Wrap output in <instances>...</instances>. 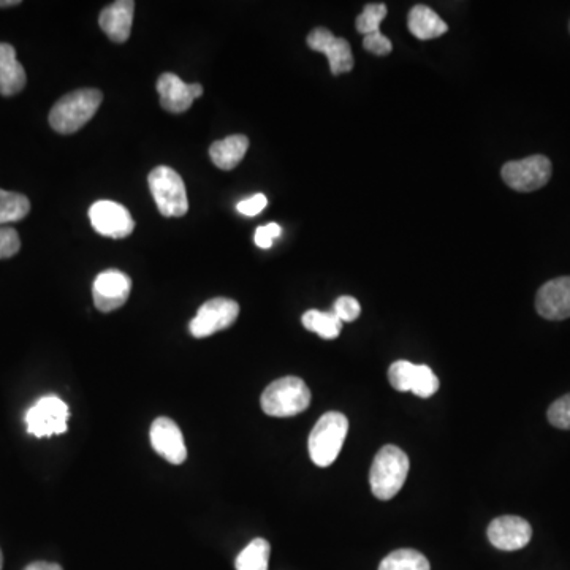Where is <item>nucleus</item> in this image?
I'll return each instance as SVG.
<instances>
[{
    "instance_id": "4be33fe9",
    "label": "nucleus",
    "mask_w": 570,
    "mask_h": 570,
    "mask_svg": "<svg viewBox=\"0 0 570 570\" xmlns=\"http://www.w3.org/2000/svg\"><path fill=\"white\" fill-rule=\"evenodd\" d=\"M270 553L268 540L254 539L236 558V570H268Z\"/></svg>"
},
{
    "instance_id": "6e6552de",
    "label": "nucleus",
    "mask_w": 570,
    "mask_h": 570,
    "mask_svg": "<svg viewBox=\"0 0 570 570\" xmlns=\"http://www.w3.org/2000/svg\"><path fill=\"white\" fill-rule=\"evenodd\" d=\"M240 316V304L230 298H213L198 309L197 316L190 320L189 330L194 338L202 339L217 331L232 327Z\"/></svg>"
},
{
    "instance_id": "b1692460",
    "label": "nucleus",
    "mask_w": 570,
    "mask_h": 570,
    "mask_svg": "<svg viewBox=\"0 0 570 570\" xmlns=\"http://www.w3.org/2000/svg\"><path fill=\"white\" fill-rule=\"evenodd\" d=\"M31 211V202L26 195L0 189V225L18 222Z\"/></svg>"
},
{
    "instance_id": "f3484780",
    "label": "nucleus",
    "mask_w": 570,
    "mask_h": 570,
    "mask_svg": "<svg viewBox=\"0 0 570 570\" xmlns=\"http://www.w3.org/2000/svg\"><path fill=\"white\" fill-rule=\"evenodd\" d=\"M133 12H135V2L132 0H119L108 5L99 16L102 31L114 43L127 42L132 32Z\"/></svg>"
},
{
    "instance_id": "0eeeda50",
    "label": "nucleus",
    "mask_w": 570,
    "mask_h": 570,
    "mask_svg": "<svg viewBox=\"0 0 570 570\" xmlns=\"http://www.w3.org/2000/svg\"><path fill=\"white\" fill-rule=\"evenodd\" d=\"M69 406L57 396H43L27 411V433L35 437H50L67 431Z\"/></svg>"
},
{
    "instance_id": "f704fd0d",
    "label": "nucleus",
    "mask_w": 570,
    "mask_h": 570,
    "mask_svg": "<svg viewBox=\"0 0 570 570\" xmlns=\"http://www.w3.org/2000/svg\"><path fill=\"white\" fill-rule=\"evenodd\" d=\"M569 31H570V23H569Z\"/></svg>"
},
{
    "instance_id": "a878e982",
    "label": "nucleus",
    "mask_w": 570,
    "mask_h": 570,
    "mask_svg": "<svg viewBox=\"0 0 570 570\" xmlns=\"http://www.w3.org/2000/svg\"><path fill=\"white\" fill-rule=\"evenodd\" d=\"M548 422L559 430H570V393L551 404Z\"/></svg>"
},
{
    "instance_id": "dca6fc26",
    "label": "nucleus",
    "mask_w": 570,
    "mask_h": 570,
    "mask_svg": "<svg viewBox=\"0 0 570 570\" xmlns=\"http://www.w3.org/2000/svg\"><path fill=\"white\" fill-rule=\"evenodd\" d=\"M536 309L547 320H566L570 317V276L556 278L540 287Z\"/></svg>"
},
{
    "instance_id": "9b49d317",
    "label": "nucleus",
    "mask_w": 570,
    "mask_h": 570,
    "mask_svg": "<svg viewBox=\"0 0 570 570\" xmlns=\"http://www.w3.org/2000/svg\"><path fill=\"white\" fill-rule=\"evenodd\" d=\"M308 46L312 51L327 56L331 73L335 76L349 73L354 69V54L346 38L336 37L325 27H316L308 35Z\"/></svg>"
},
{
    "instance_id": "4468645a",
    "label": "nucleus",
    "mask_w": 570,
    "mask_h": 570,
    "mask_svg": "<svg viewBox=\"0 0 570 570\" xmlns=\"http://www.w3.org/2000/svg\"><path fill=\"white\" fill-rule=\"evenodd\" d=\"M152 449L162 456L168 463L183 464L187 458L186 442L183 433L176 422L171 418L159 417L152 422L151 431Z\"/></svg>"
},
{
    "instance_id": "9d476101",
    "label": "nucleus",
    "mask_w": 570,
    "mask_h": 570,
    "mask_svg": "<svg viewBox=\"0 0 570 570\" xmlns=\"http://www.w3.org/2000/svg\"><path fill=\"white\" fill-rule=\"evenodd\" d=\"M92 227L99 235L121 240L132 235L135 222L126 206L111 200H100L89 209Z\"/></svg>"
},
{
    "instance_id": "7c9ffc66",
    "label": "nucleus",
    "mask_w": 570,
    "mask_h": 570,
    "mask_svg": "<svg viewBox=\"0 0 570 570\" xmlns=\"http://www.w3.org/2000/svg\"><path fill=\"white\" fill-rule=\"evenodd\" d=\"M266 205H268V198L263 194H257L238 203V205H236V209H238L243 216L254 217L257 216V214L262 213L263 209L266 208Z\"/></svg>"
},
{
    "instance_id": "cd10ccee",
    "label": "nucleus",
    "mask_w": 570,
    "mask_h": 570,
    "mask_svg": "<svg viewBox=\"0 0 570 570\" xmlns=\"http://www.w3.org/2000/svg\"><path fill=\"white\" fill-rule=\"evenodd\" d=\"M21 240L15 228L0 227V259H8L18 254Z\"/></svg>"
},
{
    "instance_id": "20e7f679",
    "label": "nucleus",
    "mask_w": 570,
    "mask_h": 570,
    "mask_svg": "<svg viewBox=\"0 0 570 570\" xmlns=\"http://www.w3.org/2000/svg\"><path fill=\"white\" fill-rule=\"evenodd\" d=\"M260 404L270 417H295L308 409L311 392L300 377L285 376L265 388Z\"/></svg>"
},
{
    "instance_id": "72a5a7b5",
    "label": "nucleus",
    "mask_w": 570,
    "mask_h": 570,
    "mask_svg": "<svg viewBox=\"0 0 570 570\" xmlns=\"http://www.w3.org/2000/svg\"><path fill=\"white\" fill-rule=\"evenodd\" d=\"M2 566H4V556H2V550H0V570H2Z\"/></svg>"
},
{
    "instance_id": "393cba45",
    "label": "nucleus",
    "mask_w": 570,
    "mask_h": 570,
    "mask_svg": "<svg viewBox=\"0 0 570 570\" xmlns=\"http://www.w3.org/2000/svg\"><path fill=\"white\" fill-rule=\"evenodd\" d=\"M388 10L385 4H368L363 12L358 15L355 26L360 34L368 35L380 31V24L387 16Z\"/></svg>"
},
{
    "instance_id": "2eb2a0df",
    "label": "nucleus",
    "mask_w": 570,
    "mask_h": 570,
    "mask_svg": "<svg viewBox=\"0 0 570 570\" xmlns=\"http://www.w3.org/2000/svg\"><path fill=\"white\" fill-rule=\"evenodd\" d=\"M532 528L525 518L504 515L494 518L488 526V540L502 551H517L531 542Z\"/></svg>"
},
{
    "instance_id": "7ed1b4c3",
    "label": "nucleus",
    "mask_w": 570,
    "mask_h": 570,
    "mask_svg": "<svg viewBox=\"0 0 570 570\" xmlns=\"http://www.w3.org/2000/svg\"><path fill=\"white\" fill-rule=\"evenodd\" d=\"M349 420L341 412H327L309 434V456L319 468H328L335 463L346 441Z\"/></svg>"
},
{
    "instance_id": "39448f33",
    "label": "nucleus",
    "mask_w": 570,
    "mask_h": 570,
    "mask_svg": "<svg viewBox=\"0 0 570 570\" xmlns=\"http://www.w3.org/2000/svg\"><path fill=\"white\" fill-rule=\"evenodd\" d=\"M149 189L165 217H183L189 209L186 186L181 176L170 167H157L149 173Z\"/></svg>"
},
{
    "instance_id": "f8f14e48",
    "label": "nucleus",
    "mask_w": 570,
    "mask_h": 570,
    "mask_svg": "<svg viewBox=\"0 0 570 570\" xmlns=\"http://www.w3.org/2000/svg\"><path fill=\"white\" fill-rule=\"evenodd\" d=\"M132 279L119 270H107L100 273L92 287L95 308L102 312L116 311L129 300Z\"/></svg>"
},
{
    "instance_id": "5701e85b",
    "label": "nucleus",
    "mask_w": 570,
    "mask_h": 570,
    "mask_svg": "<svg viewBox=\"0 0 570 570\" xmlns=\"http://www.w3.org/2000/svg\"><path fill=\"white\" fill-rule=\"evenodd\" d=\"M379 570H431V566L420 551L401 548L385 556Z\"/></svg>"
},
{
    "instance_id": "6ab92c4d",
    "label": "nucleus",
    "mask_w": 570,
    "mask_h": 570,
    "mask_svg": "<svg viewBox=\"0 0 570 570\" xmlns=\"http://www.w3.org/2000/svg\"><path fill=\"white\" fill-rule=\"evenodd\" d=\"M407 27L418 40H433L449 31V26L441 16L426 5H415L407 16Z\"/></svg>"
},
{
    "instance_id": "a211bd4d",
    "label": "nucleus",
    "mask_w": 570,
    "mask_h": 570,
    "mask_svg": "<svg viewBox=\"0 0 570 570\" xmlns=\"http://www.w3.org/2000/svg\"><path fill=\"white\" fill-rule=\"evenodd\" d=\"M26 72L16 59V51L8 43H0V95L12 97L26 86Z\"/></svg>"
},
{
    "instance_id": "1a4fd4ad",
    "label": "nucleus",
    "mask_w": 570,
    "mask_h": 570,
    "mask_svg": "<svg viewBox=\"0 0 570 570\" xmlns=\"http://www.w3.org/2000/svg\"><path fill=\"white\" fill-rule=\"evenodd\" d=\"M388 380L398 392H412L418 398H431L439 390V379L426 365L398 360L388 369Z\"/></svg>"
},
{
    "instance_id": "c85d7f7f",
    "label": "nucleus",
    "mask_w": 570,
    "mask_h": 570,
    "mask_svg": "<svg viewBox=\"0 0 570 570\" xmlns=\"http://www.w3.org/2000/svg\"><path fill=\"white\" fill-rule=\"evenodd\" d=\"M363 48L369 53L376 54V56H387L392 53L393 45L384 34L380 31L373 32V34L365 35L363 38Z\"/></svg>"
},
{
    "instance_id": "2f4dec72",
    "label": "nucleus",
    "mask_w": 570,
    "mask_h": 570,
    "mask_svg": "<svg viewBox=\"0 0 570 570\" xmlns=\"http://www.w3.org/2000/svg\"><path fill=\"white\" fill-rule=\"evenodd\" d=\"M24 570H64L59 564L46 563V561H37V563L29 564Z\"/></svg>"
},
{
    "instance_id": "c756f323",
    "label": "nucleus",
    "mask_w": 570,
    "mask_h": 570,
    "mask_svg": "<svg viewBox=\"0 0 570 570\" xmlns=\"http://www.w3.org/2000/svg\"><path fill=\"white\" fill-rule=\"evenodd\" d=\"M281 233V225L274 224V222H271V224L268 225H263V227H259L255 230V244H257L260 249H270V247L273 246V241L276 240V238H279Z\"/></svg>"
},
{
    "instance_id": "bb28decb",
    "label": "nucleus",
    "mask_w": 570,
    "mask_h": 570,
    "mask_svg": "<svg viewBox=\"0 0 570 570\" xmlns=\"http://www.w3.org/2000/svg\"><path fill=\"white\" fill-rule=\"evenodd\" d=\"M333 314L344 322H354L360 317L361 306L354 297H339L338 300L333 304Z\"/></svg>"
},
{
    "instance_id": "aec40b11",
    "label": "nucleus",
    "mask_w": 570,
    "mask_h": 570,
    "mask_svg": "<svg viewBox=\"0 0 570 570\" xmlns=\"http://www.w3.org/2000/svg\"><path fill=\"white\" fill-rule=\"evenodd\" d=\"M247 149H249V138L244 135H232L224 140L214 141L209 148V156L217 168L230 171L241 164Z\"/></svg>"
},
{
    "instance_id": "412c9836",
    "label": "nucleus",
    "mask_w": 570,
    "mask_h": 570,
    "mask_svg": "<svg viewBox=\"0 0 570 570\" xmlns=\"http://www.w3.org/2000/svg\"><path fill=\"white\" fill-rule=\"evenodd\" d=\"M303 327L316 333L322 339H336L341 335L342 322L333 314V311L323 312L309 309L301 317Z\"/></svg>"
},
{
    "instance_id": "f257e3e1",
    "label": "nucleus",
    "mask_w": 570,
    "mask_h": 570,
    "mask_svg": "<svg viewBox=\"0 0 570 570\" xmlns=\"http://www.w3.org/2000/svg\"><path fill=\"white\" fill-rule=\"evenodd\" d=\"M99 89H78L57 100L50 113V126L62 135L83 129L102 105Z\"/></svg>"
},
{
    "instance_id": "423d86ee",
    "label": "nucleus",
    "mask_w": 570,
    "mask_h": 570,
    "mask_svg": "<svg viewBox=\"0 0 570 570\" xmlns=\"http://www.w3.org/2000/svg\"><path fill=\"white\" fill-rule=\"evenodd\" d=\"M551 162L548 157L529 156L526 159L507 162L501 170L502 181L517 192H534L547 186L551 178Z\"/></svg>"
},
{
    "instance_id": "473e14b6",
    "label": "nucleus",
    "mask_w": 570,
    "mask_h": 570,
    "mask_svg": "<svg viewBox=\"0 0 570 570\" xmlns=\"http://www.w3.org/2000/svg\"><path fill=\"white\" fill-rule=\"evenodd\" d=\"M19 4H21L19 0H0V7H15Z\"/></svg>"
},
{
    "instance_id": "ddd939ff",
    "label": "nucleus",
    "mask_w": 570,
    "mask_h": 570,
    "mask_svg": "<svg viewBox=\"0 0 570 570\" xmlns=\"http://www.w3.org/2000/svg\"><path fill=\"white\" fill-rule=\"evenodd\" d=\"M157 92L160 95V105L170 113H184L192 107L194 100L203 95L202 84L184 83L175 73H164L157 80Z\"/></svg>"
},
{
    "instance_id": "f03ea898",
    "label": "nucleus",
    "mask_w": 570,
    "mask_h": 570,
    "mask_svg": "<svg viewBox=\"0 0 570 570\" xmlns=\"http://www.w3.org/2000/svg\"><path fill=\"white\" fill-rule=\"evenodd\" d=\"M409 474V458L396 445H385L374 458L369 483L374 496L380 501H390L406 483Z\"/></svg>"
}]
</instances>
